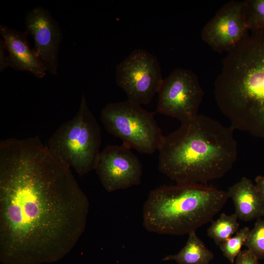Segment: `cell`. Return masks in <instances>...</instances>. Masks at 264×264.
Segmentation results:
<instances>
[{"mask_svg": "<svg viewBox=\"0 0 264 264\" xmlns=\"http://www.w3.org/2000/svg\"><path fill=\"white\" fill-rule=\"evenodd\" d=\"M238 219L235 213L231 215L221 214L217 220L212 221L207 229L208 236L219 245L238 231L240 224Z\"/></svg>", "mask_w": 264, "mask_h": 264, "instance_id": "cell-15", "label": "cell"}, {"mask_svg": "<svg viewBox=\"0 0 264 264\" xmlns=\"http://www.w3.org/2000/svg\"><path fill=\"white\" fill-rule=\"evenodd\" d=\"M25 32L33 37V48L46 72L58 74V53L63 34L51 12L41 7L28 11L24 18Z\"/></svg>", "mask_w": 264, "mask_h": 264, "instance_id": "cell-11", "label": "cell"}, {"mask_svg": "<svg viewBox=\"0 0 264 264\" xmlns=\"http://www.w3.org/2000/svg\"><path fill=\"white\" fill-rule=\"evenodd\" d=\"M233 200L238 219L248 221L264 216V204L256 187L246 177L230 186L227 191Z\"/></svg>", "mask_w": 264, "mask_h": 264, "instance_id": "cell-13", "label": "cell"}, {"mask_svg": "<svg viewBox=\"0 0 264 264\" xmlns=\"http://www.w3.org/2000/svg\"><path fill=\"white\" fill-rule=\"evenodd\" d=\"M7 49L3 40L0 39V72H2L9 66L8 56L6 55Z\"/></svg>", "mask_w": 264, "mask_h": 264, "instance_id": "cell-20", "label": "cell"}, {"mask_svg": "<svg viewBox=\"0 0 264 264\" xmlns=\"http://www.w3.org/2000/svg\"><path fill=\"white\" fill-rule=\"evenodd\" d=\"M214 92L234 130L264 136V30L251 31L228 52Z\"/></svg>", "mask_w": 264, "mask_h": 264, "instance_id": "cell-3", "label": "cell"}, {"mask_svg": "<svg viewBox=\"0 0 264 264\" xmlns=\"http://www.w3.org/2000/svg\"><path fill=\"white\" fill-rule=\"evenodd\" d=\"M243 3L248 30H264V0H246Z\"/></svg>", "mask_w": 264, "mask_h": 264, "instance_id": "cell-16", "label": "cell"}, {"mask_svg": "<svg viewBox=\"0 0 264 264\" xmlns=\"http://www.w3.org/2000/svg\"><path fill=\"white\" fill-rule=\"evenodd\" d=\"M244 245L258 260H264V220L258 219L249 232Z\"/></svg>", "mask_w": 264, "mask_h": 264, "instance_id": "cell-18", "label": "cell"}, {"mask_svg": "<svg viewBox=\"0 0 264 264\" xmlns=\"http://www.w3.org/2000/svg\"><path fill=\"white\" fill-rule=\"evenodd\" d=\"M235 264H260L258 258L249 250H242L237 257Z\"/></svg>", "mask_w": 264, "mask_h": 264, "instance_id": "cell-19", "label": "cell"}, {"mask_svg": "<svg viewBox=\"0 0 264 264\" xmlns=\"http://www.w3.org/2000/svg\"><path fill=\"white\" fill-rule=\"evenodd\" d=\"M213 258L212 252L193 231L188 234L185 245L177 253L166 256L163 260H173L178 264H209Z\"/></svg>", "mask_w": 264, "mask_h": 264, "instance_id": "cell-14", "label": "cell"}, {"mask_svg": "<svg viewBox=\"0 0 264 264\" xmlns=\"http://www.w3.org/2000/svg\"><path fill=\"white\" fill-rule=\"evenodd\" d=\"M233 131L202 114L181 122L158 150L159 170L179 184L207 185L222 177L237 158Z\"/></svg>", "mask_w": 264, "mask_h": 264, "instance_id": "cell-2", "label": "cell"}, {"mask_svg": "<svg viewBox=\"0 0 264 264\" xmlns=\"http://www.w3.org/2000/svg\"><path fill=\"white\" fill-rule=\"evenodd\" d=\"M0 34L5 44L9 66L28 71L38 78L44 77L46 70L28 43L27 34L0 24Z\"/></svg>", "mask_w": 264, "mask_h": 264, "instance_id": "cell-12", "label": "cell"}, {"mask_svg": "<svg viewBox=\"0 0 264 264\" xmlns=\"http://www.w3.org/2000/svg\"><path fill=\"white\" fill-rule=\"evenodd\" d=\"M255 181V185L264 204V175L257 176Z\"/></svg>", "mask_w": 264, "mask_h": 264, "instance_id": "cell-21", "label": "cell"}, {"mask_svg": "<svg viewBox=\"0 0 264 264\" xmlns=\"http://www.w3.org/2000/svg\"><path fill=\"white\" fill-rule=\"evenodd\" d=\"M250 229L244 227L238 231L234 236L221 242L219 247L223 256L231 264H234L237 257L242 251Z\"/></svg>", "mask_w": 264, "mask_h": 264, "instance_id": "cell-17", "label": "cell"}, {"mask_svg": "<svg viewBox=\"0 0 264 264\" xmlns=\"http://www.w3.org/2000/svg\"><path fill=\"white\" fill-rule=\"evenodd\" d=\"M115 79L128 100L139 105L151 102L164 80L158 59L143 49L134 50L116 66Z\"/></svg>", "mask_w": 264, "mask_h": 264, "instance_id": "cell-7", "label": "cell"}, {"mask_svg": "<svg viewBox=\"0 0 264 264\" xmlns=\"http://www.w3.org/2000/svg\"><path fill=\"white\" fill-rule=\"evenodd\" d=\"M158 93L156 111L181 122L198 114L204 95L197 76L181 68L174 69L163 80Z\"/></svg>", "mask_w": 264, "mask_h": 264, "instance_id": "cell-8", "label": "cell"}, {"mask_svg": "<svg viewBox=\"0 0 264 264\" xmlns=\"http://www.w3.org/2000/svg\"><path fill=\"white\" fill-rule=\"evenodd\" d=\"M249 31L243 1H230L222 6L202 28V40L214 51L228 52L242 41Z\"/></svg>", "mask_w": 264, "mask_h": 264, "instance_id": "cell-10", "label": "cell"}, {"mask_svg": "<svg viewBox=\"0 0 264 264\" xmlns=\"http://www.w3.org/2000/svg\"><path fill=\"white\" fill-rule=\"evenodd\" d=\"M100 118L107 131L120 138L123 145L141 153L152 154L158 150L165 137L154 113L129 100L108 104Z\"/></svg>", "mask_w": 264, "mask_h": 264, "instance_id": "cell-6", "label": "cell"}, {"mask_svg": "<svg viewBox=\"0 0 264 264\" xmlns=\"http://www.w3.org/2000/svg\"><path fill=\"white\" fill-rule=\"evenodd\" d=\"M227 191L207 185L162 186L152 190L143 207L149 231L184 235L212 221L226 203Z\"/></svg>", "mask_w": 264, "mask_h": 264, "instance_id": "cell-4", "label": "cell"}, {"mask_svg": "<svg viewBox=\"0 0 264 264\" xmlns=\"http://www.w3.org/2000/svg\"><path fill=\"white\" fill-rule=\"evenodd\" d=\"M88 198L38 136L0 142V250L10 264L52 261L84 233Z\"/></svg>", "mask_w": 264, "mask_h": 264, "instance_id": "cell-1", "label": "cell"}, {"mask_svg": "<svg viewBox=\"0 0 264 264\" xmlns=\"http://www.w3.org/2000/svg\"><path fill=\"white\" fill-rule=\"evenodd\" d=\"M101 145L100 127L83 94L76 114L56 130L47 147L63 164L83 176L95 170Z\"/></svg>", "mask_w": 264, "mask_h": 264, "instance_id": "cell-5", "label": "cell"}, {"mask_svg": "<svg viewBox=\"0 0 264 264\" xmlns=\"http://www.w3.org/2000/svg\"><path fill=\"white\" fill-rule=\"evenodd\" d=\"M95 170L104 189L111 192L139 185L142 165L130 148L109 145L100 152Z\"/></svg>", "mask_w": 264, "mask_h": 264, "instance_id": "cell-9", "label": "cell"}]
</instances>
